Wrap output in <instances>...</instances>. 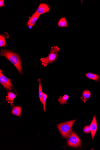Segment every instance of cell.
Returning a JSON list of instances; mask_svg holds the SVG:
<instances>
[{
	"label": "cell",
	"mask_w": 100,
	"mask_h": 150,
	"mask_svg": "<svg viewBox=\"0 0 100 150\" xmlns=\"http://www.w3.org/2000/svg\"><path fill=\"white\" fill-rule=\"evenodd\" d=\"M1 54L11 62L20 73H22V64L19 56L13 52L4 50H2Z\"/></svg>",
	"instance_id": "obj_1"
},
{
	"label": "cell",
	"mask_w": 100,
	"mask_h": 150,
	"mask_svg": "<svg viewBox=\"0 0 100 150\" xmlns=\"http://www.w3.org/2000/svg\"><path fill=\"white\" fill-rule=\"evenodd\" d=\"M76 120L68 121L57 125V127L62 137L68 138L72 132V127Z\"/></svg>",
	"instance_id": "obj_2"
},
{
	"label": "cell",
	"mask_w": 100,
	"mask_h": 150,
	"mask_svg": "<svg viewBox=\"0 0 100 150\" xmlns=\"http://www.w3.org/2000/svg\"><path fill=\"white\" fill-rule=\"evenodd\" d=\"M59 51V49L57 46H54L53 48L52 47L48 57L41 59L42 64L44 67H46L48 64L52 63L55 61L58 57V52Z\"/></svg>",
	"instance_id": "obj_3"
},
{
	"label": "cell",
	"mask_w": 100,
	"mask_h": 150,
	"mask_svg": "<svg viewBox=\"0 0 100 150\" xmlns=\"http://www.w3.org/2000/svg\"><path fill=\"white\" fill-rule=\"evenodd\" d=\"M67 139V144L69 146L76 148L81 146L80 139L77 135L73 131H72Z\"/></svg>",
	"instance_id": "obj_4"
},
{
	"label": "cell",
	"mask_w": 100,
	"mask_h": 150,
	"mask_svg": "<svg viewBox=\"0 0 100 150\" xmlns=\"http://www.w3.org/2000/svg\"><path fill=\"white\" fill-rule=\"evenodd\" d=\"M2 72V71L1 69L0 82L7 90L12 91V85L11 80L4 75Z\"/></svg>",
	"instance_id": "obj_5"
},
{
	"label": "cell",
	"mask_w": 100,
	"mask_h": 150,
	"mask_svg": "<svg viewBox=\"0 0 100 150\" xmlns=\"http://www.w3.org/2000/svg\"><path fill=\"white\" fill-rule=\"evenodd\" d=\"M90 126V128L91 133L92 140H93L97 130V121L95 115H94Z\"/></svg>",
	"instance_id": "obj_6"
},
{
	"label": "cell",
	"mask_w": 100,
	"mask_h": 150,
	"mask_svg": "<svg viewBox=\"0 0 100 150\" xmlns=\"http://www.w3.org/2000/svg\"><path fill=\"white\" fill-rule=\"evenodd\" d=\"M50 11L49 6L47 4L41 3L35 12L40 15L48 12Z\"/></svg>",
	"instance_id": "obj_7"
},
{
	"label": "cell",
	"mask_w": 100,
	"mask_h": 150,
	"mask_svg": "<svg viewBox=\"0 0 100 150\" xmlns=\"http://www.w3.org/2000/svg\"><path fill=\"white\" fill-rule=\"evenodd\" d=\"M40 15L35 12L31 16L28 22H27V25L29 26L32 27L38 21Z\"/></svg>",
	"instance_id": "obj_8"
},
{
	"label": "cell",
	"mask_w": 100,
	"mask_h": 150,
	"mask_svg": "<svg viewBox=\"0 0 100 150\" xmlns=\"http://www.w3.org/2000/svg\"><path fill=\"white\" fill-rule=\"evenodd\" d=\"M86 76L90 79L99 82L100 80V75L92 73H88L86 74Z\"/></svg>",
	"instance_id": "obj_9"
},
{
	"label": "cell",
	"mask_w": 100,
	"mask_h": 150,
	"mask_svg": "<svg viewBox=\"0 0 100 150\" xmlns=\"http://www.w3.org/2000/svg\"><path fill=\"white\" fill-rule=\"evenodd\" d=\"M82 95V96L81 97V98L84 102V103H86L87 99H89L91 96V93L89 90L86 89L83 91Z\"/></svg>",
	"instance_id": "obj_10"
},
{
	"label": "cell",
	"mask_w": 100,
	"mask_h": 150,
	"mask_svg": "<svg viewBox=\"0 0 100 150\" xmlns=\"http://www.w3.org/2000/svg\"><path fill=\"white\" fill-rule=\"evenodd\" d=\"M16 97L14 93L12 92H9L8 93V95L6 97V100L9 104H12L13 103V100Z\"/></svg>",
	"instance_id": "obj_11"
},
{
	"label": "cell",
	"mask_w": 100,
	"mask_h": 150,
	"mask_svg": "<svg viewBox=\"0 0 100 150\" xmlns=\"http://www.w3.org/2000/svg\"><path fill=\"white\" fill-rule=\"evenodd\" d=\"M21 107L20 106H14L12 110V114L18 116H21Z\"/></svg>",
	"instance_id": "obj_12"
},
{
	"label": "cell",
	"mask_w": 100,
	"mask_h": 150,
	"mask_svg": "<svg viewBox=\"0 0 100 150\" xmlns=\"http://www.w3.org/2000/svg\"><path fill=\"white\" fill-rule=\"evenodd\" d=\"M58 25L60 27H66L68 26V21L65 17H62L60 19L58 22Z\"/></svg>",
	"instance_id": "obj_13"
},
{
	"label": "cell",
	"mask_w": 100,
	"mask_h": 150,
	"mask_svg": "<svg viewBox=\"0 0 100 150\" xmlns=\"http://www.w3.org/2000/svg\"><path fill=\"white\" fill-rule=\"evenodd\" d=\"M69 96L67 95H65L63 97H60L58 99V101L61 105L67 104V100L69 98Z\"/></svg>",
	"instance_id": "obj_14"
},
{
	"label": "cell",
	"mask_w": 100,
	"mask_h": 150,
	"mask_svg": "<svg viewBox=\"0 0 100 150\" xmlns=\"http://www.w3.org/2000/svg\"><path fill=\"white\" fill-rule=\"evenodd\" d=\"M38 81L39 82V96L40 101L41 103V104H43V92L42 90L41 83V80L40 79H39Z\"/></svg>",
	"instance_id": "obj_15"
},
{
	"label": "cell",
	"mask_w": 100,
	"mask_h": 150,
	"mask_svg": "<svg viewBox=\"0 0 100 150\" xmlns=\"http://www.w3.org/2000/svg\"><path fill=\"white\" fill-rule=\"evenodd\" d=\"M7 36L5 35H0V46H5L6 44V43L5 38Z\"/></svg>",
	"instance_id": "obj_16"
},
{
	"label": "cell",
	"mask_w": 100,
	"mask_h": 150,
	"mask_svg": "<svg viewBox=\"0 0 100 150\" xmlns=\"http://www.w3.org/2000/svg\"><path fill=\"white\" fill-rule=\"evenodd\" d=\"M48 96L46 94L43 93V109L45 112H46V102L47 98Z\"/></svg>",
	"instance_id": "obj_17"
},
{
	"label": "cell",
	"mask_w": 100,
	"mask_h": 150,
	"mask_svg": "<svg viewBox=\"0 0 100 150\" xmlns=\"http://www.w3.org/2000/svg\"><path fill=\"white\" fill-rule=\"evenodd\" d=\"M84 132L86 134L90 133H91V130L90 126H85L83 129Z\"/></svg>",
	"instance_id": "obj_18"
},
{
	"label": "cell",
	"mask_w": 100,
	"mask_h": 150,
	"mask_svg": "<svg viewBox=\"0 0 100 150\" xmlns=\"http://www.w3.org/2000/svg\"><path fill=\"white\" fill-rule=\"evenodd\" d=\"M5 5L4 1L3 0L0 1V7H1Z\"/></svg>",
	"instance_id": "obj_19"
}]
</instances>
